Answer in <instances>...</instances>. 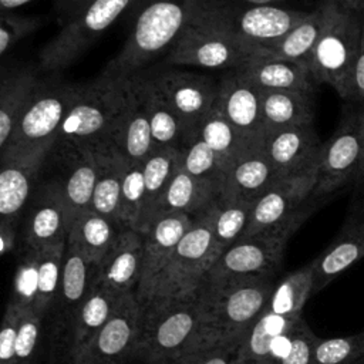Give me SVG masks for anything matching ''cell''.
<instances>
[{"instance_id": "cell-1", "label": "cell", "mask_w": 364, "mask_h": 364, "mask_svg": "<svg viewBox=\"0 0 364 364\" xmlns=\"http://www.w3.org/2000/svg\"><path fill=\"white\" fill-rule=\"evenodd\" d=\"M273 277L274 274L203 284L202 324L196 351L242 341L269 303L276 284Z\"/></svg>"}, {"instance_id": "cell-2", "label": "cell", "mask_w": 364, "mask_h": 364, "mask_svg": "<svg viewBox=\"0 0 364 364\" xmlns=\"http://www.w3.org/2000/svg\"><path fill=\"white\" fill-rule=\"evenodd\" d=\"M203 0H142L121 51L102 70V75L125 78L148 68V63L168 53L192 23Z\"/></svg>"}, {"instance_id": "cell-3", "label": "cell", "mask_w": 364, "mask_h": 364, "mask_svg": "<svg viewBox=\"0 0 364 364\" xmlns=\"http://www.w3.org/2000/svg\"><path fill=\"white\" fill-rule=\"evenodd\" d=\"M200 324V293L142 304L134 358L145 364L179 363L196 351Z\"/></svg>"}, {"instance_id": "cell-4", "label": "cell", "mask_w": 364, "mask_h": 364, "mask_svg": "<svg viewBox=\"0 0 364 364\" xmlns=\"http://www.w3.org/2000/svg\"><path fill=\"white\" fill-rule=\"evenodd\" d=\"M129 78L98 75L80 84L54 141L71 142L95 149L111 144L118 118L124 109Z\"/></svg>"}, {"instance_id": "cell-5", "label": "cell", "mask_w": 364, "mask_h": 364, "mask_svg": "<svg viewBox=\"0 0 364 364\" xmlns=\"http://www.w3.org/2000/svg\"><path fill=\"white\" fill-rule=\"evenodd\" d=\"M313 9L252 6L239 0H203L192 24L222 31L264 51L300 24Z\"/></svg>"}, {"instance_id": "cell-6", "label": "cell", "mask_w": 364, "mask_h": 364, "mask_svg": "<svg viewBox=\"0 0 364 364\" xmlns=\"http://www.w3.org/2000/svg\"><path fill=\"white\" fill-rule=\"evenodd\" d=\"M324 23L309 58L318 84H327L346 101L350 98L355 61L363 36V13L338 9L323 0Z\"/></svg>"}, {"instance_id": "cell-7", "label": "cell", "mask_w": 364, "mask_h": 364, "mask_svg": "<svg viewBox=\"0 0 364 364\" xmlns=\"http://www.w3.org/2000/svg\"><path fill=\"white\" fill-rule=\"evenodd\" d=\"M364 185V104H351L323 142L311 200L331 196L346 186Z\"/></svg>"}, {"instance_id": "cell-8", "label": "cell", "mask_w": 364, "mask_h": 364, "mask_svg": "<svg viewBox=\"0 0 364 364\" xmlns=\"http://www.w3.org/2000/svg\"><path fill=\"white\" fill-rule=\"evenodd\" d=\"M212 206L193 218L166 267L155 280L145 303L161 299H182L200 293L206 282V273L212 266Z\"/></svg>"}, {"instance_id": "cell-9", "label": "cell", "mask_w": 364, "mask_h": 364, "mask_svg": "<svg viewBox=\"0 0 364 364\" xmlns=\"http://www.w3.org/2000/svg\"><path fill=\"white\" fill-rule=\"evenodd\" d=\"M142 0H91L65 21L40 51L38 64L46 74L71 65L122 14L135 10Z\"/></svg>"}, {"instance_id": "cell-10", "label": "cell", "mask_w": 364, "mask_h": 364, "mask_svg": "<svg viewBox=\"0 0 364 364\" xmlns=\"http://www.w3.org/2000/svg\"><path fill=\"white\" fill-rule=\"evenodd\" d=\"M317 166L280 178L253 202L242 237L269 232H296L318 203L311 200Z\"/></svg>"}, {"instance_id": "cell-11", "label": "cell", "mask_w": 364, "mask_h": 364, "mask_svg": "<svg viewBox=\"0 0 364 364\" xmlns=\"http://www.w3.org/2000/svg\"><path fill=\"white\" fill-rule=\"evenodd\" d=\"M97 176L94 149L54 141L41 166L40 181L51 185L67 209L70 222L91 206Z\"/></svg>"}, {"instance_id": "cell-12", "label": "cell", "mask_w": 364, "mask_h": 364, "mask_svg": "<svg viewBox=\"0 0 364 364\" xmlns=\"http://www.w3.org/2000/svg\"><path fill=\"white\" fill-rule=\"evenodd\" d=\"M262 55H264L263 50L257 46L191 23L166 53L165 61L173 67L192 65L232 71Z\"/></svg>"}, {"instance_id": "cell-13", "label": "cell", "mask_w": 364, "mask_h": 364, "mask_svg": "<svg viewBox=\"0 0 364 364\" xmlns=\"http://www.w3.org/2000/svg\"><path fill=\"white\" fill-rule=\"evenodd\" d=\"M78 88L80 84L61 81L57 77L41 78L7 145H53Z\"/></svg>"}, {"instance_id": "cell-14", "label": "cell", "mask_w": 364, "mask_h": 364, "mask_svg": "<svg viewBox=\"0 0 364 364\" xmlns=\"http://www.w3.org/2000/svg\"><path fill=\"white\" fill-rule=\"evenodd\" d=\"M293 232H269L240 237L210 266L205 284H220L247 277L274 274Z\"/></svg>"}, {"instance_id": "cell-15", "label": "cell", "mask_w": 364, "mask_h": 364, "mask_svg": "<svg viewBox=\"0 0 364 364\" xmlns=\"http://www.w3.org/2000/svg\"><path fill=\"white\" fill-rule=\"evenodd\" d=\"M144 71L189 129L213 109L218 98V81L213 77L173 65Z\"/></svg>"}, {"instance_id": "cell-16", "label": "cell", "mask_w": 364, "mask_h": 364, "mask_svg": "<svg viewBox=\"0 0 364 364\" xmlns=\"http://www.w3.org/2000/svg\"><path fill=\"white\" fill-rule=\"evenodd\" d=\"M50 146L10 144L0 151V219L20 220L38 183Z\"/></svg>"}, {"instance_id": "cell-17", "label": "cell", "mask_w": 364, "mask_h": 364, "mask_svg": "<svg viewBox=\"0 0 364 364\" xmlns=\"http://www.w3.org/2000/svg\"><path fill=\"white\" fill-rule=\"evenodd\" d=\"M141 320L135 293L122 294L117 306L77 364H124L134 357Z\"/></svg>"}, {"instance_id": "cell-18", "label": "cell", "mask_w": 364, "mask_h": 364, "mask_svg": "<svg viewBox=\"0 0 364 364\" xmlns=\"http://www.w3.org/2000/svg\"><path fill=\"white\" fill-rule=\"evenodd\" d=\"M364 257V185L354 188L346 222L334 240L311 260L313 294Z\"/></svg>"}, {"instance_id": "cell-19", "label": "cell", "mask_w": 364, "mask_h": 364, "mask_svg": "<svg viewBox=\"0 0 364 364\" xmlns=\"http://www.w3.org/2000/svg\"><path fill=\"white\" fill-rule=\"evenodd\" d=\"M95 273L97 264L67 243L60 289L51 309L54 310V344L55 347L63 346L61 361L64 360L71 324L94 286Z\"/></svg>"}, {"instance_id": "cell-20", "label": "cell", "mask_w": 364, "mask_h": 364, "mask_svg": "<svg viewBox=\"0 0 364 364\" xmlns=\"http://www.w3.org/2000/svg\"><path fill=\"white\" fill-rule=\"evenodd\" d=\"M193 218L181 212H162L142 232L144 262L136 297L142 306L154 287L155 280L166 267L176 246L192 225Z\"/></svg>"}, {"instance_id": "cell-21", "label": "cell", "mask_w": 364, "mask_h": 364, "mask_svg": "<svg viewBox=\"0 0 364 364\" xmlns=\"http://www.w3.org/2000/svg\"><path fill=\"white\" fill-rule=\"evenodd\" d=\"M259 142L282 178L316 168L323 146L313 124L264 129Z\"/></svg>"}, {"instance_id": "cell-22", "label": "cell", "mask_w": 364, "mask_h": 364, "mask_svg": "<svg viewBox=\"0 0 364 364\" xmlns=\"http://www.w3.org/2000/svg\"><path fill=\"white\" fill-rule=\"evenodd\" d=\"M216 109L247 139L259 142L264 127L262 118V88L236 70L223 71L218 80Z\"/></svg>"}, {"instance_id": "cell-23", "label": "cell", "mask_w": 364, "mask_h": 364, "mask_svg": "<svg viewBox=\"0 0 364 364\" xmlns=\"http://www.w3.org/2000/svg\"><path fill=\"white\" fill-rule=\"evenodd\" d=\"M24 246L41 250L67 242L71 222L57 191L38 179L27 203Z\"/></svg>"}, {"instance_id": "cell-24", "label": "cell", "mask_w": 364, "mask_h": 364, "mask_svg": "<svg viewBox=\"0 0 364 364\" xmlns=\"http://www.w3.org/2000/svg\"><path fill=\"white\" fill-rule=\"evenodd\" d=\"M144 262L142 233L125 228L105 257L97 264L94 284L115 296L136 293Z\"/></svg>"}, {"instance_id": "cell-25", "label": "cell", "mask_w": 364, "mask_h": 364, "mask_svg": "<svg viewBox=\"0 0 364 364\" xmlns=\"http://www.w3.org/2000/svg\"><path fill=\"white\" fill-rule=\"evenodd\" d=\"M280 178L257 142L225 166L220 193L255 202Z\"/></svg>"}, {"instance_id": "cell-26", "label": "cell", "mask_w": 364, "mask_h": 364, "mask_svg": "<svg viewBox=\"0 0 364 364\" xmlns=\"http://www.w3.org/2000/svg\"><path fill=\"white\" fill-rule=\"evenodd\" d=\"M119 297L101 286H92L71 324L63 364L78 363L87 347L111 317Z\"/></svg>"}, {"instance_id": "cell-27", "label": "cell", "mask_w": 364, "mask_h": 364, "mask_svg": "<svg viewBox=\"0 0 364 364\" xmlns=\"http://www.w3.org/2000/svg\"><path fill=\"white\" fill-rule=\"evenodd\" d=\"M262 90L303 91L316 94V81L309 64L294 60L262 55L236 70Z\"/></svg>"}, {"instance_id": "cell-28", "label": "cell", "mask_w": 364, "mask_h": 364, "mask_svg": "<svg viewBox=\"0 0 364 364\" xmlns=\"http://www.w3.org/2000/svg\"><path fill=\"white\" fill-rule=\"evenodd\" d=\"M129 90L124 109L118 118L111 144L122 154L127 162L141 164L154 149L149 121L136 90L134 77L129 75Z\"/></svg>"}, {"instance_id": "cell-29", "label": "cell", "mask_w": 364, "mask_h": 364, "mask_svg": "<svg viewBox=\"0 0 364 364\" xmlns=\"http://www.w3.org/2000/svg\"><path fill=\"white\" fill-rule=\"evenodd\" d=\"M41 77L33 65L3 67L0 77V151H3Z\"/></svg>"}, {"instance_id": "cell-30", "label": "cell", "mask_w": 364, "mask_h": 364, "mask_svg": "<svg viewBox=\"0 0 364 364\" xmlns=\"http://www.w3.org/2000/svg\"><path fill=\"white\" fill-rule=\"evenodd\" d=\"M94 152L97 176L90 209L124 226L121 220V192L127 161L112 144L98 146Z\"/></svg>"}, {"instance_id": "cell-31", "label": "cell", "mask_w": 364, "mask_h": 364, "mask_svg": "<svg viewBox=\"0 0 364 364\" xmlns=\"http://www.w3.org/2000/svg\"><path fill=\"white\" fill-rule=\"evenodd\" d=\"M132 77L149 121L154 148H178L189 128L164 100L144 70Z\"/></svg>"}, {"instance_id": "cell-32", "label": "cell", "mask_w": 364, "mask_h": 364, "mask_svg": "<svg viewBox=\"0 0 364 364\" xmlns=\"http://www.w3.org/2000/svg\"><path fill=\"white\" fill-rule=\"evenodd\" d=\"M124 226L88 209L78 215L68 232L67 243L98 264L117 242Z\"/></svg>"}, {"instance_id": "cell-33", "label": "cell", "mask_w": 364, "mask_h": 364, "mask_svg": "<svg viewBox=\"0 0 364 364\" xmlns=\"http://www.w3.org/2000/svg\"><path fill=\"white\" fill-rule=\"evenodd\" d=\"M219 193L220 186L218 183L198 179L179 166L162 196L158 215L162 212H181L195 218L209 209Z\"/></svg>"}, {"instance_id": "cell-34", "label": "cell", "mask_w": 364, "mask_h": 364, "mask_svg": "<svg viewBox=\"0 0 364 364\" xmlns=\"http://www.w3.org/2000/svg\"><path fill=\"white\" fill-rule=\"evenodd\" d=\"M314 95L303 91L262 90V118L264 129L313 124Z\"/></svg>"}, {"instance_id": "cell-35", "label": "cell", "mask_w": 364, "mask_h": 364, "mask_svg": "<svg viewBox=\"0 0 364 364\" xmlns=\"http://www.w3.org/2000/svg\"><path fill=\"white\" fill-rule=\"evenodd\" d=\"M145 181V206L138 232H144L158 216L159 203L179 168L176 148H154L141 162Z\"/></svg>"}, {"instance_id": "cell-36", "label": "cell", "mask_w": 364, "mask_h": 364, "mask_svg": "<svg viewBox=\"0 0 364 364\" xmlns=\"http://www.w3.org/2000/svg\"><path fill=\"white\" fill-rule=\"evenodd\" d=\"M253 202L219 193L212 205L213 216V249L212 264L235 242H237L247 226Z\"/></svg>"}, {"instance_id": "cell-37", "label": "cell", "mask_w": 364, "mask_h": 364, "mask_svg": "<svg viewBox=\"0 0 364 364\" xmlns=\"http://www.w3.org/2000/svg\"><path fill=\"white\" fill-rule=\"evenodd\" d=\"M303 316L286 317L264 310L246 333L240 346V364H269L274 340L293 328Z\"/></svg>"}, {"instance_id": "cell-38", "label": "cell", "mask_w": 364, "mask_h": 364, "mask_svg": "<svg viewBox=\"0 0 364 364\" xmlns=\"http://www.w3.org/2000/svg\"><path fill=\"white\" fill-rule=\"evenodd\" d=\"M323 23H324V6L321 1L291 31H289L284 37H282L274 44L266 47L263 54L266 57L286 58V60H294V61H301L309 64V58L320 37Z\"/></svg>"}, {"instance_id": "cell-39", "label": "cell", "mask_w": 364, "mask_h": 364, "mask_svg": "<svg viewBox=\"0 0 364 364\" xmlns=\"http://www.w3.org/2000/svg\"><path fill=\"white\" fill-rule=\"evenodd\" d=\"M314 277L311 262L286 274L274 284L272 296L264 310L279 316L297 317L310 296H313Z\"/></svg>"}, {"instance_id": "cell-40", "label": "cell", "mask_w": 364, "mask_h": 364, "mask_svg": "<svg viewBox=\"0 0 364 364\" xmlns=\"http://www.w3.org/2000/svg\"><path fill=\"white\" fill-rule=\"evenodd\" d=\"M198 135L218 154L226 166L247 148L257 144L247 139L240 134L218 109H213L202 118V121L195 127Z\"/></svg>"}, {"instance_id": "cell-41", "label": "cell", "mask_w": 364, "mask_h": 364, "mask_svg": "<svg viewBox=\"0 0 364 364\" xmlns=\"http://www.w3.org/2000/svg\"><path fill=\"white\" fill-rule=\"evenodd\" d=\"M176 149L179 166L185 172L220 186L225 165L218 154L198 135L195 128L188 131Z\"/></svg>"}, {"instance_id": "cell-42", "label": "cell", "mask_w": 364, "mask_h": 364, "mask_svg": "<svg viewBox=\"0 0 364 364\" xmlns=\"http://www.w3.org/2000/svg\"><path fill=\"white\" fill-rule=\"evenodd\" d=\"M67 242L38 250V291L34 309L46 317L60 289Z\"/></svg>"}, {"instance_id": "cell-43", "label": "cell", "mask_w": 364, "mask_h": 364, "mask_svg": "<svg viewBox=\"0 0 364 364\" xmlns=\"http://www.w3.org/2000/svg\"><path fill=\"white\" fill-rule=\"evenodd\" d=\"M145 206V181L141 164L127 162L121 192V220L125 228L138 230Z\"/></svg>"}, {"instance_id": "cell-44", "label": "cell", "mask_w": 364, "mask_h": 364, "mask_svg": "<svg viewBox=\"0 0 364 364\" xmlns=\"http://www.w3.org/2000/svg\"><path fill=\"white\" fill-rule=\"evenodd\" d=\"M364 354V331L347 337L318 338L313 364H355Z\"/></svg>"}, {"instance_id": "cell-45", "label": "cell", "mask_w": 364, "mask_h": 364, "mask_svg": "<svg viewBox=\"0 0 364 364\" xmlns=\"http://www.w3.org/2000/svg\"><path fill=\"white\" fill-rule=\"evenodd\" d=\"M38 291V250L24 246L20 256L9 303L20 309L34 307Z\"/></svg>"}, {"instance_id": "cell-46", "label": "cell", "mask_w": 364, "mask_h": 364, "mask_svg": "<svg viewBox=\"0 0 364 364\" xmlns=\"http://www.w3.org/2000/svg\"><path fill=\"white\" fill-rule=\"evenodd\" d=\"M43 318L44 317L34 307L21 309L17 327L14 364H33L38 348Z\"/></svg>"}, {"instance_id": "cell-47", "label": "cell", "mask_w": 364, "mask_h": 364, "mask_svg": "<svg viewBox=\"0 0 364 364\" xmlns=\"http://www.w3.org/2000/svg\"><path fill=\"white\" fill-rule=\"evenodd\" d=\"M41 24L38 17H27L11 11H1L0 18V55L4 57L24 37L36 31Z\"/></svg>"}, {"instance_id": "cell-48", "label": "cell", "mask_w": 364, "mask_h": 364, "mask_svg": "<svg viewBox=\"0 0 364 364\" xmlns=\"http://www.w3.org/2000/svg\"><path fill=\"white\" fill-rule=\"evenodd\" d=\"M317 337L313 334L304 318L296 327L290 351L276 364H313V353Z\"/></svg>"}, {"instance_id": "cell-49", "label": "cell", "mask_w": 364, "mask_h": 364, "mask_svg": "<svg viewBox=\"0 0 364 364\" xmlns=\"http://www.w3.org/2000/svg\"><path fill=\"white\" fill-rule=\"evenodd\" d=\"M20 313V307L7 303L0 331V364H14L16 361V338Z\"/></svg>"}, {"instance_id": "cell-50", "label": "cell", "mask_w": 364, "mask_h": 364, "mask_svg": "<svg viewBox=\"0 0 364 364\" xmlns=\"http://www.w3.org/2000/svg\"><path fill=\"white\" fill-rule=\"evenodd\" d=\"M242 341L209 347L196 351L181 361L183 364H240Z\"/></svg>"}, {"instance_id": "cell-51", "label": "cell", "mask_w": 364, "mask_h": 364, "mask_svg": "<svg viewBox=\"0 0 364 364\" xmlns=\"http://www.w3.org/2000/svg\"><path fill=\"white\" fill-rule=\"evenodd\" d=\"M348 102H351V104H364V11H363L361 46H360V53H358L355 67H354Z\"/></svg>"}, {"instance_id": "cell-52", "label": "cell", "mask_w": 364, "mask_h": 364, "mask_svg": "<svg viewBox=\"0 0 364 364\" xmlns=\"http://www.w3.org/2000/svg\"><path fill=\"white\" fill-rule=\"evenodd\" d=\"M17 220L0 219V253L6 256L16 249L17 242Z\"/></svg>"}, {"instance_id": "cell-53", "label": "cell", "mask_w": 364, "mask_h": 364, "mask_svg": "<svg viewBox=\"0 0 364 364\" xmlns=\"http://www.w3.org/2000/svg\"><path fill=\"white\" fill-rule=\"evenodd\" d=\"M91 0H65L63 7L57 11L60 16L61 24L68 21L73 16H75L84 6H87Z\"/></svg>"}, {"instance_id": "cell-54", "label": "cell", "mask_w": 364, "mask_h": 364, "mask_svg": "<svg viewBox=\"0 0 364 364\" xmlns=\"http://www.w3.org/2000/svg\"><path fill=\"white\" fill-rule=\"evenodd\" d=\"M239 1L246 3V4H252V6H279V7L301 9V7L297 6V3L300 0H239Z\"/></svg>"}, {"instance_id": "cell-55", "label": "cell", "mask_w": 364, "mask_h": 364, "mask_svg": "<svg viewBox=\"0 0 364 364\" xmlns=\"http://www.w3.org/2000/svg\"><path fill=\"white\" fill-rule=\"evenodd\" d=\"M30 1H34V0H0V9H1V11H11L13 9L24 6V4L30 3ZM64 1L65 0H53L54 7H55L57 11L63 7Z\"/></svg>"}, {"instance_id": "cell-56", "label": "cell", "mask_w": 364, "mask_h": 364, "mask_svg": "<svg viewBox=\"0 0 364 364\" xmlns=\"http://www.w3.org/2000/svg\"><path fill=\"white\" fill-rule=\"evenodd\" d=\"M330 1L336 4L338 9H343L347 11H355V13L364 11V0H330Z\"/></svg>"}, {"instance_id": "cell-57", "label": "cell", "mask_w": 364, "mask_h": 364, "mask_svg": "<svg viewBox=\"0 0 364 364\" xmlns=\"http://www.w3.org/2000/svg\"><path fill=\"white\" fill-rule=\"evenodd\" d=\"M355 364H364V354L361 355V358H360V360H358Z\"/></svg>"}, {"instance_id": "cell-58", "label": "cell", "mask_w": 364, "mask_h": 364, "mask_svg": "<svg viewBox=\"0 0 364 364\" xmlns=\"http://www.w3.org/2000/svg\"><path fill=\"white\" fill-rule=\"evenodd\" d=\"M175 364H183V363H182V361H179V363H175Z\"/></svg>"}]
</instances>
